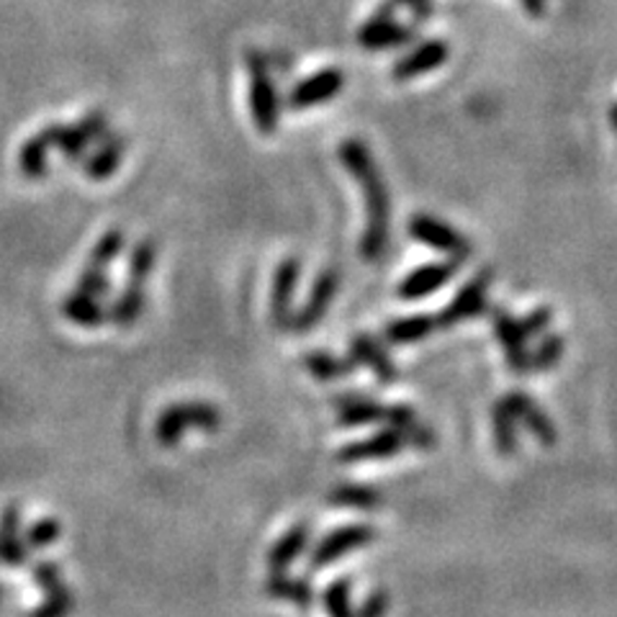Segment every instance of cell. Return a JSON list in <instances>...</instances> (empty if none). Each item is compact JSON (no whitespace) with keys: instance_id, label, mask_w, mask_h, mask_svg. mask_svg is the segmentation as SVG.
<instances>
[{"instance_id":"39","label":"cell","mask_w":617,"mask_h":617,"mask_svg":"<svg viewBox=\"0 0 617 617\" xmlns=\"http://www.w3.org/2000/svg\"><path fill=\"white\" fill-rule=\"evenodd\" d=\"M386 607H389V597H386L384 590H376L358 609V617H384Z\"/></svg>"},{"instance_id":"12","label":"cell","mask_w":617,"mask_h":617,"mask_svg":"<svg viewBox=\"0 0 617 617\" xmlns=\"http://www.w3.org/2000/svg\"><path fill=\"white\" fill-rule=\"evenodd\" d=\"M458 261H440V263H427L422 268L412 270L404 281L399 283V297L404 301H418L425 299L430 293L440 291L445 283L453 281V276L458 273Z\"/></svg>"},{"instance_id":"3","label":"cell","mask_w":617,"mask_h":617,"mask_svg":"<svg viewBox=\"0 0 617 617\" xmlns=\"http://www.w3.org/2000/svg\"><path fill=\"white\" fill-rule=\"evenodd\" d=\"M245 64L250 70V111L257 132L270 136L278 129V93L270 77L268 57L257 49L245 52Z\"/></svg>"},{"instance_id":"20","label":"cell","mask_w":617,"mask_h":617,"mask_svg":"<svg viewBox=\"0 0 617 617\" xmlns=\"http://www.w3.org/2000/svg\"><path fill=\"white\" fill-rule=\"evenodd\" d=\"M335 407L337 422H340L342 427H361L386 420V407L363 397V394H342V397L335 399Z\"/></svg>"},{"instance_id":"14","label":"cell","mask_w":617,"mask_h":617,"mask_svg":"<svg viewBox=\"0 0 617 617\" xmlns=\"http://www.w3.org/2000/svg\"><path fill=\"white\" fill-rule=\"evenodd\" d=\"M448 52H450V49H448V45H445V39L420 41V45L414 47L412 52L404 55L397 64H394L391 77H394V81L404 83V81H412V77L433 73V70L443 68V62L448 60Z\"/></svg>"},{"instance_id":"21","label":"cell","mask_w":617,"mask_h":617,"mask_svg":"<svg viewBox=\"0 0 617 617\" xmlns=\"http://www.w3.org/2000/svg\"><path fill=\"white\" fill-rule=\"evenodd\" d=\"M520 420L515 418L512 407L507 399H499L492 404V430H494V445H497L501 458L518 456L520 450Z\"/></svg>"},{"instance_id":"1","label":"cell","mask_w":617,"mask_h":617,"mask_svg":"<svg viewBox=\"0 0 617 617\" xmlns=\"http://www.w3.org/2000/svg\"><path fill=\"white\" fill-rule=\"evenodd\" d=\"M340 162L361 185L365 198V232L361 237L363 261H378L389 245L391 198L384 176L373 160L371 149L361 140H346L340 145Z\"/></svg>"},{"instance_id":"28","label":"cell","mask_w":617,"mask_h":617,"mask_svg":"<svg viewBox=\"0 0 617 617\" xmlns=\"http://www.w3.org/2000/svg\"><path fill=\"white\" fill-rule=\"evenodd\" d=\"M49 149H52V145H49L45 129H41V132L34 134L24 145V149L19 153V168L28 181H39V178L47 176Z\"/></svg>"},{"instance_id":"38","label":"cell","mask_w":617,"mask_h":617,"mask_svg":"<svg viewBox=\"0 0 617 617\" xmlns=\"http://www.w3.org/2000/svg\"><path fill=\"white\" fill-rule=\"evenodd\" d=\"M394 3H397V9H399V5H404V9H409V13H412L414 26L427 24V21L433 19V13H435L433 0H394Z\"/></svg>"},{"instance_id":"36","label":"cell","mask_w":617,"mask_h":617,"mask_svg":"<svg viewBox=\"0 0 617 617\" xmlns=\"http://www.w3.org/2000/svg\"><path fill=\"white\" fill-rule=\"evenodd\" d=\"M34 581H37L39 590H45L47 594H55V592L64 590V581L60 577V571H57V566L49 564V561H41V564L34 566Z\"/></svg>"},{"instance_id":"42","label":"cell","mask_w":617,"mask_h":617,"mask_svg":"<svg viewBox=\"0 0 617 617\" xmlns=\"http://www.w3.org/2000/svg\"><path fill=\"white\" fill-rule=\"evenodd\" d=\"M609 126H613V132L617 134V100L609 106Z\"/></svg>"},{"instance_id":"11","label":"cell","mask_w":617,"mask_h":617,"mask_svg":"<svg viewBox=\"0 0 617 617\" xmlns=\"http://www.w3.org/2000/svg\"><path fill=\"white\" fill-rule=\"evenodd\" d=\"M407 435L401 430L386 427L378 435L365 437V440L350 443L337 453V461L342 463H358V461H386V458L399 456V450L404 448Z\"/></svg>"},{"instance_id":"29","label":"cell","mask_w":617,"mask_h":617,"mask_svg":"<svg viewBox=\"0 0 617 617\" xmlns=\"http://www.w3.org/2000/svg\"><path fill=\"white\" fill-rule=\"evenodd\" d=\"M327 501H329V505H335V507L376 509L378 505H382V492L373 489V486L342 484V486H337V489L329 492Z\"/></svg>"},{"instance_id":"34","label":"cell","mask_w":617,"mask_h":617,"mask_svg":"<svg viewBox=\"0 0 617 617\" xmlns=\"http://www.w3.org/2000/svg\"><path fill=\"white\" fill-rule=\"evenodd\" d=\"M57 537H60V522L52 518L34 522V525L26 530L28 548H47V545H52Z\"/></svg>"},{"instance_id":"25","label":"cell","mask_w":617,"mask_h":617,"mask_svg":"<svg viewBox=\"0 0 617 617\" xmlns=\"http://www.w3.org/2000/svg\"><path fill=\"white\" fill-rule=\"evenodd\" d=\"M124 153H126V142L117 134H109L106 136V145L90 157L88 165H85V173H88V178H93V181H106V178L117 173Z\"/></svg>"},{"instance_id":"15","label":"cell","mask_w":617,"mask_h":617,"mask_svg":"<svg viewBox=\"0 0 617 617\" xmlns=\"http://www.w3.org/2000/svg\"><path fill=\"white\" fill-rule=\"evenodd\" d=\"M505 399H507V404L512 407L515 418L520 420V425L525 427L537 443L545 445V448H551V445L558 443L556 425L551 422V418L543 412V407L537 404L535 399H530L525 391H509Z\"/></svg>"},{"instance_id":"19","label":"cell","mask_w":617,"mask_h":617,"mask_svg":"<svg viewBox=\"0 0 617 617\" xmlns=\"http://www.w3.org/2000/svg\"><path fill=\"white\" fill-rule=\"evenodd\" d=\"M0 561L11 569H19L28 561V543L26 535H21V515L13 505L0 515Z\"/></svg>"},{"instance_id":"8","label":"cell","mask_w":617,"mask_h":617,"mask_svg":"<svg viewBox=\"0 0 617 617\" xmlns=\"http://www.w3.org/2000/svg\"><path fill=\"white\" fill-rule=\"evenodd\" d=\"M492 325L501 350H505L509 373H515V376H528V373H533V353L528 350V335L525 329H522L520 319H515L512 314L497 306L492 312Z\"/></svg>"},{"instance_id":"7","label":"cell","mask_w":617,"mask_h":617,"mask_svg":"<svg viewBox=\"0 0 617 617\" xmlns=\"http://www.w3.org/2000/svg\"><path fill=\"white\" fill-rule=\"evenodd\" d=\"M121 245H124V234L119 229H111L98 240V245L93 247V253L88 257V265H85L81 278H77L75 291L85 293V297H104L109 291V265L113 263V257L119 255Z\"/></svg>"},{"instance_id":"17","label":"cell","mask_w":617,"mask_h":617,"mask_svg":"<svg viewBox=\"0 0 617 617\" xmlns=\"http://www.w3.org/2000/svg\"><path fill=\"white\" fill-rule=\"evenodd\" d=\"M299 281V261L289 257L278 265L276 278H273V297H270V319L278 329L293 327L291 319V301H293V289Z\"/></svg>"},{"instance_id":"23","label":"cell","mask_w":617,"mask_h":617,"mask_svg":"<svg viewBox=\"0 0 617 617\" xmlns=\"http://www.w3.org/2000/svg\"><path fill=\"white\" fill-rule=\"evenodd\" d=\"M265 592L270 594L273 600L291 602L301 609H306L314 602V590L306 579H293L286 577V573H270V579L265 581Z\"/></svg>"},{"instance_id":"43","label":"cell","mask_w":617,"mask_h":617,"mask_svg":"<svg viewBox=\"0 0 617 617\" xmlns=\"http://www.w3.org/2000/svg\"><path fill=\"white\" fill-rule=\"evenodd\" d=\"M3 597H5V586L0 584V607H3Z\"/></svg>"},{"instance_id":"16","label":"cell","mask_w":617,"mask_h":617,"mask_svg":"<svg viewBox=\"0 0 617 617\" xmlns=\"http://www.w3.org/2000/svg\"><path fill=\"white\" fill-rule=\"evenodd\" d=\"M337 289H340V273L327 268L317 278V283H314L312 293H308L306 304L301 306L297 319H293V329H297V332H306V329H312L314 325H317V322H322V317L327 314L329 304H332V299L337 297Z\"/></svg>"},{"instance_id":"2","label":"cell","mask_w":617,"mask_h":617,"mask_svg":"<svg viewBox=\"0 0 617 617\" xmlns=\"http://www.w3.org/2000/svg\"><path fill=\"white\" fill-rule=\"evenodd\" d=\"M221 425V414L214 404L206 401H181L162 409L160 418L155 422V440L165 445V448H173L183 440V435L189 430H217Z\"/></svg>"},{"instance_id":"30","label":"cell","mask_w":617,"mask_h":617,"mask_svg":"<svg viewBox=\"0 0 617 617\" xmlns=\"http://www.w3.org/2000/svg\"><path fill=\"white\" fill-rule=\"evenodd\" d=\"M304 365L314 378H319V382H335V378L350 376V373H355V368H358V363L350 355L348 358H335V355H327V353L306 355Z\"/></svg>"},{"instance_id":"37","label":"cell","mask_w":617,"mask_h":617,"mask_svg":"<svg viewBox=\"0 0 617 617\" xmlns=\"http://www.w3.org/2000/svg\"><path fill=\"white\" fill-rule=\"evenodd\" d=\"M386 422H389V427L401 430V433L409 435V430L418 425V414H414V409L407 404L386 407Z\"/></svg>"},{"instance_id":"26","label":"cell","mask_w":617,"mask_h":617,"mask_svg":"<svg viewBox=\"0 0 617 617\" xmlns=\"http://www.w3.org/2000/svg\"><path fill=\"white\" fill-rule=\"evenodd\" d=\"M62 314L77 327H100L106 319H109V314L100 308L98 299L85 297L81 291H73L68 299H64Z\"/></svg>"},{"instance_id":"6","label":"cell","mask_w":617,"mask_h":617,"mask_svg":"<svg viewBox=\"0 0 617 617\" xmlns=\"http://www.w3.org/2000/svg\"><path fill=\"white\" fill-rule=\"evenodd\" d=\"M409 234L425 247L450 257V261L463 263L465 257H471V242L458 229L445 225L443 219L430 217V214H418V217L409 219Z\"/></svg>"},{"instance_id":"18","label":"cell","mask_w":617,"mask_h":617,"mask_svg":"<svg viewBox=\"0 0 617 617\" xmlns=\"http://www.w3.org/2000/svg\"><path fill=\"white\" fill-rule=\"evenodd\" d=\"M348 355L353 358L358 365H368V368L373 371V376H376L382 384L397 382V376H399L397 365H394L391 355L386 353L384 346L376 340V337H371V335L353 337Z\"/></svg>"},{"instance_id":"5","label":"cell","mask_w":617,"mask_h":617,"mask_svg":"<svg viewBox=\"0 0 617 617\" xmlns=\"http://www.w3.org/2000/svg\"><path fill=\"white\" fill-rule=\"evenodd\" d=\"M45 134L52 149H60L68 160H81V155L85 153V147H88L90 142L109 136V117L100 111H93L85 119L77 121L75 126L52 124L45 129Z\"/></svg>"},{"instance_id":"24","label":"cell","mask_w":617,"mask_h":617,"mask_svg":"<svg viewBox=\"0 0 617 617\" xmlns=\"http://www.w3.org/2000/svg\"><path fill=\"white\" fill-rule=\"evenodd\" d=\"M437 329V319L430 314H412V317H401L386 327V337L391 346H412L430 337Z\"/></svg>"},{"instance_id":"10","label":"cell","mask_w":617,"mask_h":617,"mask_svg":"<svg viewBox=\"0 0 617 617\" xmlns=\"http://www.w3.org/2000/svg\"><path fill=\"white\" fill-rule=\"evenodd\" d=\"M373 537H376V530L371 525H363V522L337 528L335 533L322 537L317 548H314L312 558H308V564H312V569H325V566L340 561L342 556L353 554V551L373 543Z\"/></svg>"},{"instance_id":"4","label":"cell","mask_w":617,"mask_h":617,"mask_svg":"<svg viewBox=\"0 0 617 617\" xmlns=\"http://www.w3.org/2000/svg\"><path fill=\"white\" fill-rule=\"evenodd\" d=\"M394 13H397V3H394V0H386L382 9L365 21L361 32H358V41H361L363 49L384 52V49L412 45V41L418 39L420 26L399 24V21L394 19Z\"/></svg>"},{"instance_id":"33","label":"cell","mask_w":617,"mask_h":617,"mask_svg":"<svg viewBox=\"0 0 617 617\" xmlns=\"http://www.w3.org/2000/svg\"><path fill=\"white\" fill-rule=\"evenodd\" d=\"M75 607V600H73V592L64 586L62 592H55V594H47V602L45 605H39L37 609H32V615L28 617H70Z\"/></svg>"},{"instance_id":"41","label":"cell","mask_w":617,"mask_h":617,"mask_svg":"<svg viewBox=\"0 0 617 617\" xmlns=\"http://www.w3.org/2000/svg\"><path fill=\"white\" fill-rule=\"evenodd\" d=\"M520 3L522 9H525V13H530L533 19H541L545 13V0H520Z\"/></svg>"},{"instance_id":"35","label":"cell","mask_w":617,"mask_h":617,"mask_svg":"<svg viewBox=\"0 0 617 617\" xmlns=\"http://www.w3.org/2000/svg\"><path fill=\"white\" fill-rule=\"evenodd\" d=\"M551 322H554V312L548 306H535L520 319V325L528 337H543L551 329Z\"/></svg>"},{"instance_id":"13","label":"cell","mask_w":617,"mask_h":617,"mask_svg":"<svg viewBox=\"0 0 617 617\" xmlns=\"http://www.w3.org/2000/svg\"><path fill=\"white\" fill-rule=\"evenodd\" d=\"M342 83H346V75L337 68L319 70L317 75L306 77V81H301L297 88L291 90L289 106L293 111L314 109V106H322L325 100H332L337 93L342 90Z\"/></svg>"},{"instance_id":"9","label":"cell","mask_w":617,"mask_h":617,"mask_svg":"<svg viewBox=\"0 0 617 617\" xmlns=\"http://www.w3.org/2000/svg\"><path fill=\"white\" fill-rule=\"evenodd\" d=\"M492 286V270H482L463 283V289L456 293L453 301L437 314V329H450L465 319L482 317L486 308V293Z\"/></svg>"},{"instance_id":"31","label":"cell","mask_w":617,"mask_h":617,"mask_svg":"<svg viewBox=\"0 0 617 617\" xmlns=\"http://www.w3.org/2000/svg\"><path fill=\"white\" fill-rule=\"evenodd\" d=\"M350 581L348 579H337L335 584H329L325 590V609L329 617H358V613L353 609V602H350Z\"/></svg>"},{"instance_id":"27","label":"cell","mask_w":617,"mask_h":617,"mask_svg":"<svg viewBox=\"0 0 617 617\" xmlns=\"http://www.w3.org/2000/svg\"><path fill=\"white\" fill-rule=\"evenodd\" d=\"M145 289H147V286L126 283V289L121 291V297L117 301H113V306L109 312V319L113 322V325L126 329L142 317V308H145V301H147Z\"/></svg>"},{"instance_id":"32","label":"cell","mask_w":617,"mask_h":617,"mask_svg":"<svg viewBox=\"0 0 617 617\" xmlns=\"http://www.w3.org/2000/svg\"><path fill=\"white\" fill-rule=\"evenodd\" d=\"M564 348H566V342L561 335H543V340L537 342V348L533 353V371L545 373L554 368V365L561 363Z\"/></svg>"},{"instance_id":"40","label":"cell","mask_w":617,"mask_h":617,"mask_svg":"<svg viewBox=\"0 0 617 617\" xmlns=\"http://www.w3.org/2000/svg\"><path fill=\"white\" fill-rule=\"evenodd\" d=\"M407 443L409 445H414V448H422V450H427V448H433L435 445V433L430 427L425 425H414L412 430H409V435H407Z\"/></svg>"},{"instance_id":"22","label":"cell","mask_w":617,"mask_h":617,"mask_svg":"<svg viewBox=\"0 0 617 617\" xmlns=\"http://www.w3.org/2000/svg\"><path fill=\"white\" fill-rule=\"evenodd\" d=\"M306 541H308V525H304V522H299V525L286 530V533L278 537L276 545H273L270 554H268L270 573L289 571V566L297 561V558L301 556V551H304Z\"/></svg>"}]
</instances>
